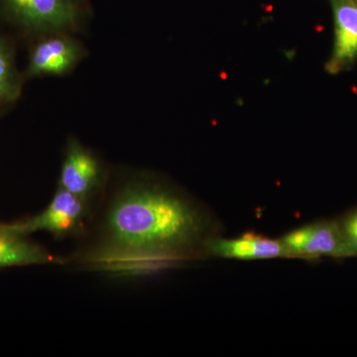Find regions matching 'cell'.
Listing matches in <instances>:
<instances>
[{"label":"cell","instance_id":"cell-12","mask_svg":"<svg viewBox=\"0 0 357 357\" xmlns=\"http://www.w3.org/2000/svg\"><path fill=\"white\" fill-rule=\"evenodd\" d=\"M73 1H74L75 3H77V0H73Z\"/></svg>","mask_w":357,"mask_h":357},{"label":"cell","instance_id":"cell-3","mask_svg":"<svg viewBox=\"0 0 357 357\" xmlns=\"http://www.w3.org/2000/svg\"><path fill=\"white\" fill-rule=\"evenodd\" d=\"M84 57V47L68 33L43 35L30 50L24 77L63 76Z\"/></svg>","mask_w":357,"mask_h":357},{"label":"cell","instance_id":"cell-1","mask_svg":"<svg viewBox=\"0 0 357 357\" xmlns=\"http://www.w3.org/2000/svg\"><path fill=\"white\" fill-rule=\"evenodd\" d=\"M208 222L188 199L164 187L135 183L112 202L105 243L115 255L171 257L184 255L206 237Z\"/></svg>","mask_w":357,"mask_h":357},{"label":"cell","instance_id":"cell-6","mask_svg":"<svg viewBox=\"0 0 357 357\" xmlns=\"http://www.w3.org/2000/svg\"><path fill=\"white\" fill-rule=\"evenodd\" d=\"M328 2L333 18V46L326 69L335 75L351 69L357 61V0Z\"/></svg>","mask_w":357,"mask_h":357},{"label":"cell","instance_id":"cell-2","mask_svg":"<svg viewBox=\"0 0 357 357\" xmlns=\"http://www.w3.org/2000/svg\"><path fill=\"white\" fill-rule=\"evenodd\" d=\"M0 10L16 27L31 34L68 33L79 26L73 0H0Z\"/></svg>","mask_w":357,"mask_h":357},{"label":"cell","instance_id":"cell-11","mask_svg":"<svg viewBox=\"0 0 357 357\" xmlns=\"http://www.w3.org/2000/svg\"><path fill=\"white\" fill-rule=\"evenodd\" d=\"M338 222L344 236L347 258L357 256V208Z\"/></svg>","mask_w":357,"mask_h":357},{"label":"cell","instance_id":"cell-7","mask_svg":"<svg viewBox=\"0 0 357 357\" xmlns=\"http://www.w3.org/2000/svg\"><path fill=\"white\" fill-rule=\"evenodd\" d=\"M102 178V166L95 155L77 141L70 140L63 162L59 188L86 199L100 187Z\"/></svg>","mask_w":357,"mask_h":357},{"label":"cell","instance_id":"cell-10","mask_svg":"<svg viewBox=\"0 0 357 357\" xmlns=\"http://www.w3.org/2000/svg\"><path fill=\"white\" fill-rule=\"evenodd\" d=\"M22 84L23 77L16 66L13 46L0 35V103L17 100Z\"/></svg>","mask_w":357,"mask_h":357},{"label":"cell","instance_id":"cell-5","mask_svg":"<svg viewBox=\"0 0 357 357\" xmlns=\"http://www.w3.org/2000/svg\"><path fill=\"white\" fill-rule=\"evenodd\" d=\"M281 241L294 258H347L338 220H321L305 225L289 232Z\"/></svg>","mask_w":357,"mask_h":357},{"label":"cell","instance_id":"cell-9","mask_svg":"<svg viewBox=\"0 0 357 357\" xmlns=\"http://www.w3.org/2000/svg\"><path fill=\"white\" fill-rule=\"evenodd\" d=\"M58 263H62L60 258L52 255L41 246L26 241L25 236L13 231L9 225H2L0 229V268Z\"/></svg>","mask_w":357,"mask_h":357},{"label":"cell","instance_id":"cell-13","mask_svg":"<svg viewBox=\"0 0 357 357\" xmlns=\"http://www.w3.org/2000/svg\"><path fill=\"white\" fill-rule=\"evenodd\" d=\"M2 225H0V229H1Z\"/></svg>","mask_w":357,"mask_h":357},{"label":"cell","instance_id":"cell-4","mask_svg":"<svg viewBox=\"0 0 357 357\" xmlns=\"http://www.w3.org/2000/svg\"><path fill=\"white\" fill-rule=\"evenodd\" d=\"M86 199L59 188L46 210L24 222L9 225L20 236L47 231L54 236L69 234L79 227L86 213Z\"/></svg>","mask_w":357,"mask_h":357},{"label":"cell","instance_id":"cell-8","mask_svg":"<svg viewBox=\"0 0 357 357\" xmlns=\"http://www.w3.org/2000/svg\"><path fill=\"white\" fill-rule=\"evenodd\" d=\"M204 249L211 255L232 259H272L292 257L285 244L261 234H245L232 239L211 237Z\"/></svg>","mask_w":357,"mask_h":357}]
</instances>
